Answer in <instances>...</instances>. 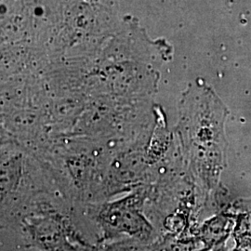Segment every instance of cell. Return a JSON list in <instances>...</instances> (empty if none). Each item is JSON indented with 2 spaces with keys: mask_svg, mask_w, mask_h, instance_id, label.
I'll return each instance as SVG.
<instances>
[{
  "mask_svg": "<svg viewBox=\"0 0 251 251\" xmlns=\"http://www.w3.org/2000/svg\"><path fill=\"white\" fill-rule=\"evenodd\" d=\"M134 199L129 198L113 203L103 210L102 223L109 233L146 235L151 232L150 225L135 206Z\"/></svg>",
  "mask_w": 251,
  "mask_h": 251,
  "instance_id": "6da1fadb",
  "label": "cell"
},
{
  "mask_svg": "<svg viewBox=\"0 0 251 251\" xmlns=\"http://www.w3.org/2000/svg\"><path fill=\"white\" fill-rule=\"evenodd\" d=\"M237 215L236 225L234 227V238L236 241V250H251V202L243 205Z\"/></svg>",
  "mask_w": 251,
  "mask_h": 251,
  "instance_id": "7a4b0ae2",
  "label": "cell"
},
{
  "mask_svg": "<svg viewBox=\"0 0 251 251\" xmlns=\"http://www.w3.org/2000/svg\"><path fill=\"white\" fill-rule=\"evenodd\" d=\"M249 251V250H244V251H238V250H235V251Z\"/></svg>",
  "mask_w": 251,
  "mask_h": 251,
  "instance_id": "3957f363",
  "label": "cell"
}]
</instances>
